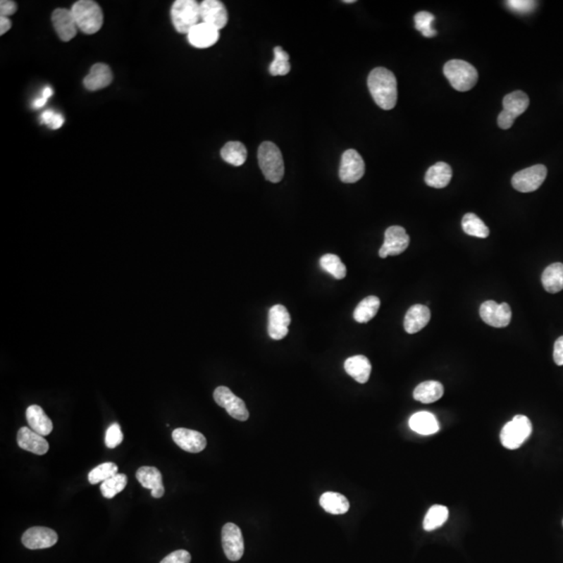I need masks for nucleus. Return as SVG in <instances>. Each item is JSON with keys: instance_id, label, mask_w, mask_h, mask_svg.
Returning a JSON list of instances; mask_svg holds the SVG:
<instances>
[{"instance_id": "1", "label": "nucleus", "mask_w": 563, "mask_h": 563, "mask_svg": "<svg viewBox=\"0 0 563 563\" xmlns=\"http://www.w3.org/2000/svg\"><path fill=\"white\" fill-rule=\"evenodd\" d=\"M367 86L380 108L387 111L395 108L397 101V82L391 71L383 67L373 69L367 78Z\"/></svg>"}, {"instance_id": "2", "label": "nucleus", "mask_w": 563, "mask_h": 563, "mask_svg": "<svg viewBox=\"0 0 563 563\" xmlns=\"http://www.w3.org/2000/svg\"><path fill=\"white\" fill-rule=\"evenodd\" d=\"M258 161L265 179L271 182H281L285 173L284 160L275 143L266 141L259 147Z\"/></svg>"}, {"instance_id": "3", "label": "nucleus", "mask_w": 563, "mask_h": 563, "mask_svg": "<svg viewBox=\"0 0 563 563\" xmlns=\"http://www.w3.org/2000/svg\"><path fill=\"white\" fill-rule=\"evenodd\" d=\"M78 30L87 35H93L101 30L104 14L101 6L91 0H80L71 8Z\"/></svg>"}, {"instance_id": "4", "label": "nucleus", "mask_w": 563, "mask_h": 563, "mask_svg": "<svg viewBox=\"0 0 563 563\" xmlns=\"http://www.w3.org/2000/svg\"><path fill=\"white\" fill-rule=\"evenodd\" d=\"M443 73L452 87L460 92L471 90L478 82L477 69L462 60H452L445 63Z\"/></svg>"}, {"instance_id": "5", "label": "nucleus", "mask_w": 563, "mask_h": 563, "mask_svg": "<svg viewBox=\"0 0 563 563\" xmlns=\"http://www.w3.org/2000/svg\"><path fill=\"white\" fill-rule=\"evenodd\" d=\"M171 19L178 32L188 34L199 23L201 4L195 0H177L171 8Z\"/></svg>"}, {"instance_id": "6", "label": "nucleus", "mask_w": 563, "mask_h": 563, "mask_svg": "<svg viewBox=\"0 0 563 563\" xmlns=\"http://www.w3.org/2000/svg\"><path fill=\"white\" fill-rule=\"evenodd\" d=\"M531 433L532 423L530 419L525 415H516L502 429V445L506 449H519L529 438Z\"/></svg>"}, {"instance_id": "7", "label": "nucleus", "mask_w": 563, "mask_h": 563, "mask_svg": "<svg viewBox=\"0 0 563 563\" xmlns=\"http://www.w3.org/2000/svg\"><path fill=\"white\" fill-rule=\"evenodd\" d=\"M528 95L523 91H514L503 99V111L497 117V125L503 130L512 127L515 119L521 116L529 106Z\"/></svg>"}, {"instance_id": "8", "label": "nucleus", "mask_w": 563, "mask_h": 563, "mask_svg": "<svg viewBox=\"0 0 563 563\" xmlns=\"http://www.w3.org/2000/svg\"><path fill=\"white\" fill-rule=\"evenodd\" d=\"M547 169L545 165L538 164L523 169L512 178V186L519 192L528 193L538 190L547 178Z\"/></svg>"}, {"instance_id": "9", "label": "nucleus", "mask_w": 563, "mask_h": 563, "mask_svg": "<svg viewBox=\"0 0 563 563\" xmlns=\"http://www.w3.org/2000/svg\"><path fill=\"white\" fill-rule=\"evenodd\" d=\"M213 395L217 405L225 408L233 419L240 421L249 419V412L245 402L240 397H236L230 388L225 386L217 387Z\"/></svg>"}, {"instance_id": "10", "label": "nucleus", "mask_w": 563, "mask_h": 563, "mask_svg": "<svg viewBox=\"0 0 563 563\" xmlns=\"http://www.w3.org/2000/svg\"><path fill=\"white\" fill-rule=\"evenodd\" d=\"M223 551L230 562H238L245 554V539L238 526L228 523L221 531Z\"/></svg>"}, {"instance_id": "11", "label": "nucleus", "mask_w": 563, "mask_h": 563, "mask_svg": "<svg viewBox=\"0 0 563 563\" xmlns=\"http://www.w3.org/2000/svg\"><path fill=\"white\" fill-rule=\"evenodd\" d=\"M365 173V163L355 149H347L341 156L339 178L343 182L353 184L362 179Z\"/></svg>"}, {"instance_id": "12", "label": "nucleus", "mask_w": 563, "mask_h": 563, "mask_svg": "<svg viewBox=\"0 0 563 563\" xmlns=\"http://www.w3.org/2000/svg\"><path fill=\"white\" fill-rule=\"evenodd\" d=\"M409 235L404 228L393 225L385 232L384 243L379 251L380 258L385 259L388 256H397L404 253L409 247Z\"/></svg>"}, {"instance_id": "13", "label": "nucleus", "mask_w": 563, "mask_h": 563, "mask_svg": "<svg viewBox=\"0 0 563 563\" xmlns=\"http://www.w3.org/2000/svg\"><path fill=\"white\" fill-rule=\"evenodd\" d=\"M480 316L484 323L491 327L505 328L512 321V312L508 304L486 301L480 307Z\"/></svg>"}, {"instance_id": "14", "label": "nucleus", "mask_w": 563, "mask_h": 563, "mask_svg": "<svg viewBox=\"0 0 563 563\" xmlns=\"http://www.w3.org/2000/svg\"><path fill=\"white\" fill-rule=\"evenodd\" d=\"M58 534L47 527H32L23 536V543L30 550L49 549L58 543Z\"/></svg>"}, {"instance_id": "15", "label": "nucleus", "mask_w": 563, "mask_h": 563, "mask_svg": "<svg viewBox=\"0 0 563 563\" xmlns=\"http://www.w3.org/2000/svg\"><path fill=\"white\" fill-rule=\"evenodd\" d=\"M202 23L213 26L221 30L227 25L229 20L225 4L218 0H205L201 4Z\"/></svg>"}, {"instance_id": "16", "label": "nucleus", "mask_w": 563, "mask_h": 563, "mask_svg": "<svg viewBox=\"0 0 563 563\" xmlns=\"http://www.w3.org/2000/svg\"><path fill=\"white\" fill-rule=\"evenodd\" d=\"M52 25L63 42H68L75 38L78 30L73 12L66 8H56L51 16Z\"/></svg>"}, {"instance_id": "17", "label": "nucleus", "mask_w": 563, "mask_h": 563, "mask_svg": "<svg viewBox=\"0 0 563 563\" xmlns=\"http://www.w3.org/2000/svg\"><path fill=\"white\" fill-rule=\"evenodd\" d=\"M291 317L288 310L283 305H276L269 309L268 335L275 340H281L288 334Z\"/></svg>"}, {"instance_id": "18", "label": "nucleus", "mask_w": 563, "mask_h": 563, "mask_svg": "<svg viewBox=\"0 0 563 563\" xmlns=\"http://www.w3.org/2000/svg\"><path fill=\"white\" fill-rule=\"evenodd\" d=\"M173 439L175 443L189 453H201L206 449V437L199 431L179 428L173 432Z\"/></svg>"}, {"instance_id": "19", "label": "nucleus", "mask_w": 563, "mask_h": 563, "mask_svg": "<svg viewBox=\"0 0 563 563\" xmlns=\"http://www.w3.org/2000/svg\"><path fill=\"white\" fill-rule=\"evenodd\" d=\"M17 443L19 447L25 451L37 455H45L49 452V441L44 436L35 432L28 427H23L17 434Z\"/></svg>"}, {"instance_id": "20", "label": "nucleus", "mask_w": 563, "mask_h": 563, "mask_svg": "<svg viewBox=\"0 0 563 563\" xmlns=\"http://www.w3.org/2000/svg\"><path fill=\"white\" fill-rule=\"evenodd\" d=\"M188 42L197 49H209L219 39V30L206 23H199L187 34Z\"/></svg>"}, {"instance_id": "21", "label": "nucleus", "mask_w": 563, "mask_h": 563, "mask_svg": "<svg viewBox=\"0 0 563 563\" xmlns=\"http://www.w3.org/2000/svg\"><path fill=\"white\" fill-rule=\"evenodd\" d=\"M137 479L144 488L151 489V497L160 499L164 495L162 474L156 467L142 466L137 471Z\"/></svg>"}, {"instance_id": "22", "label": "nucleus", "mask_w": 563, "mask_h": 563, "mask_svg": "<svg viewBox=\"0 0 563 563\" xmlns=\"http://www.w3.org/2000/svg\"><path fill=\"white\" fill-rule=\"evenodd\" d=\"M431 319V311L423 305L412 306L407 311L404 321V328L408 334H415L421 331Z\"/></svg>"}, {"instance_id": "23", "label": "nucleus", "mask_w": 563, "mask_h": 563, "mask_svg": "<svg viewBox=\"0 0 563 563\" xmlns=\"http://www.w3.org/2000/svg\"><path fill=\"white\" fill-rule=\"evenodd\" d=\"M113 73L110 67L103 63L93 65L90 73L84 78V86L87 90L97 91L110 86Z\"/></svg>"}, {"instance_id": "24", "label": "nucleus", "mask_w": 563, "mask_h": 563, "mask_svg": "<svg viewBox=\"0 0 563 563\" xmlns=\"http://www.w3.org/2000/svg\"><path fill=\"white\" fill-rule=\"evenodd\" d=\"M26 419L32 430L42 436H47L54 429L51 419L38 405H32L26 410Z\"/></svg>"}, {"instance_id": "25", "label": "nucleus", "mask_w": 563, "mask_h": 563, "mask_svg": "<svg viewBox=\"0 0 563 563\" xmlns=\"http://www.w3.org/2000/svg\"><path fill=\"white\" fill-rule=\"evenodd\" d=\"M345 369L358 383L364 384L371 377V364L365 356H353L345 361Z\"/></svg>"}, {"instance_id": "26", "label": "nucleus", "mask_w": 563, "mask_h": 563, "mask_svg": "<svg viewBox=\"0 0 563 563\" xmlns=\"http://www.w3.org/2000/svg\"><path fill=\"white\" fill-rule=\"evenodd\" d=\"M409 426L412 431L421 435H432L439 431V423L436 417L427 411L414 413L409 419Z\"/></svg>"}, {"instance_id": "27", "label": "nucleus", "mask_w": 563, "mask_h": 563, "mask_svg": "<svg viewBox=\"0 0 563 563\" xmlns=\"http://www.w3.org/2000/svg\"><path fill=\"white\" fill-rule=\"evenodd\" d=\"M453 175L451 166L445 162L436 163L428 169L426 173L425 182L428 186L433 188L441 189L450 184Z\"/></svg>"}, {"instance_id": "28", "label": "nucleus", "mask_w": 563, "mask_h": 563, "mask_svg": "<svg viewBox=\"0 0 563 563\" xmlns=\"http://www.w3.org/2000/svg\"><path fill=\"white\" fill-rule=\"evenodd\" d=\"M443 384L437 381H426L417 385L413 397L416 401L423 404H431L438 401L443 395Z\"/></svg>"}, {"instance_id": "29", "label": "nucleus", "mask_w": 563, "mask_h": 563, "mask_svg": "<svg viewBox=\"0 0 563 563\" xmlns=\"http://www.w3.org/2000/svg\"><path fill=\"white\" fill-rule=\"evenodd\" d=\"M541 282L549 293H557L563 290L562 263L549 265L541 276Z\"/></svg>"}, {"instance_id": "30", "label": "nucleus", "mask_w": 563, "mask_h": 563, "mask_svg": "<svg viewBox=\"0 0 563 563\" xmlns=\"http://www.w3.org/2000/svg\"><path fill=\"white\" fill-rule=\"evenodd\" d=\"M321 507L328 513L339 515L349 512V502L345 495L337 493H325L319 500Z\"/></svg>"}, {"instance_id": "31", "label": "nucleus", "mask_w": 563, "mask_h": 563, "mask_svg": "<svg viewBox=\"0 0 563 563\" xmlns=\"http://www.w3.org/2000/svg\"><path fill=\"white\" fill-rule=\"evenodd\" d=\"M380 302L379 297H367L359 303L357 308L354 311V318L359 323H366L377 315L379 311Z\"/></svg>"}, {"instance_id": "32", "label": "nucleus", "mask_w": 563, "mask_h": 563, "mask_svg": "<svg viewBox=\"0 0 563 563\" xmlns=\"http://www.w3.org/2000/svg\"><path fill=\"white\" fill-rule=\"evenodd\" d=\"M221 158L234 166H241L247 159V147L239 141H230L223 147L221 151Z\"/></svg>"}, {"instance_id": "33", "label": "nucleus", "mask_w": 563, "mask_h": 563, "mask_svg": "<svg viewBox=\"0 0 563 563\" xmlns=\"http://www.w3.org/2000/svg\"><path fill=\"white\" fill-rule=\"evenodd\" d=\"M463 232L469 236L477 237V238H487L489 236V229L487 228L484 221L474 213H467L463 216L462 223Z\"/></svg>"}, {"instance_id": "34", "label": "nucleus", "mask_w": 563, "mask_h": 563, "mask_svg": "<svg viewBox=\"0 0 563 563\" xmlns=\"http://www.w3.org/2000/svg\"><path fill=\"white\" fill-rule=\"evenodd\" d=\"M447 519H449V510L445 506H432L423 519V529L429 532L438 529L447 521Z\"/></svg>"}, {"instance_id": "35", "label": "nucleus", "mask_w": 563, "mask_h": 563, "mask_svg": "<svg viewBox=\"0 0 563 563\" xmlns=\"http://www.w3.org/2000/svg\"><path fill=\"white\" fill-rule=\"evenodd\" d=\"M321 268L334 277L335 279L341 280L347 276V267L343 264L338 256L333 254H327L319 260Z\"/></svg>"}, {"instance_id": "36", "label": "nucleus", "mask_w": 563, "mask_h": 563, "mask_svg": "<svg viewBox=\"0 0 563 563\" xmlns=\"http://www.w3.org/2000/svg\"><path fill=\"white\" fill-rule=\"evenodd\" d=\"M275 60L269 65V73L273 77L288 75L290 71V63H289V54H287L281 47H275L273 49Z\"/></svg>"}, {"instance_id": "37", "label": "nucleus", "mask_w": 563, "mask_h": 563, "mask_svg": "<svg viewBox=\"0 0 563 563\" xmlns=\"http://www.w3.org/2000/svg\"><path fill=\"white\" fill-rule=\"evenodd\" d=\"M128 484V477L125 474H116L106 480L101 485V493L106 499H113L115 495L123 490Z\"/></svg>"}, {"instance_id": "38", "label": "nucleus", "mask_w": 563, "mask_h": 563, "mask_svg": "<svg viewBox=\"0 0 563 563\" xmlns=\"http://www.w3.org/2000/svg\"><path fill=\"white\" fill-rule=\"evenodd\" d=\"M116 474H118V466L115 463L104 462L89 473L88 480L90 484L94 485V484L101 483V482L110 479Z\"/></svg>"}, {"instance_id": "39", "label": "nucleus", "mask_w": 563, "mask_h": 563, "mask_svg": "<svg viewBox=\"0 0 563 563\" xmlns=\"http://www.w3.org/2000/svg\"><path fill=\"white\" fill-rule=\"evenodd\" d=\"M434 20L435 17L431 13L425 11L419 12L414 16L415 28L426 38H432L437 35L436 30L433 27Z\"/></svg>"}, {"instance_id": "40", "label": "nucleus", "mask_w": 563, "mask_h": 563, "mask_svg": "<svg viewBox=\"0 0 563 563\" xmlns=\"http://www.w3.org/2000/svg\"><path fill=\"white\" fill-rule=\"evenodd\" d=\"M123 440V434L121 431L120 426L118 423H112L108 428L106 432V437H104V443H106V447L109 449H115L118 447Z\"/></svg>"}, {"instance_id": "41", "label": "nucleus", "mask_w": 563, "mask_h": 563, "mask_svg": "<svg viewBox=\"0 0 563 563\" xmlns=\"http://www.w3.org/2000/svg\"><path fill=\"white\" fill-rule=\"evenodd\" d=\"M536 4L538 2L531 1V0H509L507 1V6L513 12L519 13V14H528L536 8Z\"/></svg>"}, {"instance_id": "42", "label": "nucleus", "mask_w": 563, "mask_h": 563, "mask_svg": "<svg viewBox=\"0 0 563 563\" xmlns=\"http://www.w3.org/2000/svg\"><path fill=\"white\" fill-rule=\"evenodd\" d=\"M191 555L188 551L185 550H178V551L173 552V553L167 555L166 557L163 558L162 562L160 563H190Z\"/></svg>"}, {"instance_id": "43", "label": "nucleus", "mask_w": 563, "mask_h": 563, "mask_svg": "<svg viewBox=\"0 0 563 563\" xmlns=\"http://www.w3.org/2000/svg\"><path fill=\"white\" fill-rule=\"evenodd\" d=\"M17 11L16 2L12 0H1L0 2V15L1 17L12 16Z\"/></svg>"}, {"instance_id": "44", "label": "nucleus", "mask_w": 563, "mask_h": 563, "mask_svg": "<svg viewBox=\"0 0 563 563\" xmlns=\"http://www.w3.org/2000/svg\"><path fill=\"white\" fill-rule=\"evenodd\" d=\"M553 358L554 361H555L556 364L558 366H562L563 365V336L559 337V338L556 340L555 345H554V353H553Z\"/></svg>"}, {"instance_id": "45", "label": "nucleus", "mask_w": 563, "mask_h": 563, "mask_svg": "<svg viewBox=\"0 0 563 563\" xmlns=\"http://www.w3.org/2000/svg\"><path fill=\"white\" fill-rule=\"evenodd\" d=\"M64 125V117L63 115H61L60 113H54V116L51 119L49 123H47V127L51 128V130H58Z\"/></svg>"}, {"instance_id": "46", "label": "nucleus", "mask_w": 563, "mask_h": 563, "mask_svg": "<svg viewBox=\"0 0 563 563\" xmlns=\"http://www.w3.org/2000/svg\"><path fill=\"white\" fill-rule=\"evenodd\" d=\"M12 27V23L8 17H0V35L4 36Z\"/></svg>"}, {"instance_id": "47", "label": "nucleus", "mask_w": 563, "mask_h": 563, "mask_svg": "<svg viewBox=\"0 0 563 563\" xmlns=\"http://www.w3.org/2000/svg\"><path fill=\"white\" fill-rule=\"evenodd\" d=\"M47 99H45V97H39V99H35L34 103H32V108L34 109L43 108V106H44L45 104H47Z\"/></svg>"}, {"instance_id": "48", "label": "nucleus", "mask_w": 563, "mask_h": 563, "mask_svg": "<svg viewBox=\"0 0 563 563\" xmlns=\"http://www.w3.org/2000/svg\"><path fill=\"white\" fill-rule=\"evenodd\" d=\"M52 94H54V91H52L51 87H45L44 90L42 91V95H41V97L49 99V97H52Z\"/></svg>"}, {"instance_id": "49", "label": "nucleus", "mask_w": 563, "mask_h": 563, "mask_svg": "<svg viewBox=\"0 0 563 563\" xmlns=\"http://www.w3.org/2000/svg\"><path fill=\"white\" fill-rule=\"evenodd\" d=\"M345 4H354V2H355V0H345Z\"/></svg>"}]
</instances>
